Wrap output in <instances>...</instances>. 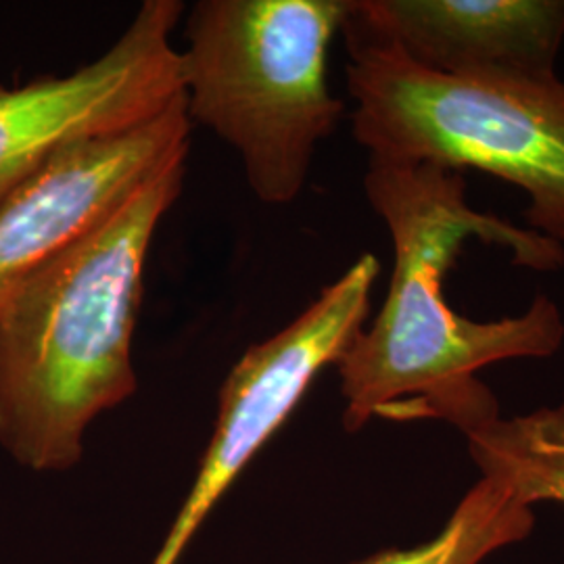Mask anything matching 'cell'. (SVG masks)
<instances>
[{"mask_svg": "<svg viewBox=\"0 0 564 564\" xmlns=\"http://www.w3.org/2000/svg\"><path fill=\"white\" fill-rule=\"evenodd\" d=\"M364 191L391 235L393 272L379 316L335 364L345 431H360L375 416L447 421L489 391L477 381L485 366L542 360L563 347V312L545 295L519 316L477 323L444 293L470 237L505 247L514 265L538 272L563 268V245L475 212L464 172L444 165L368 162Z\"/></svg>", "mask_w": 564, "mask_h": 564, "instance_id": "6da1fadb", "label": "cell"}, {"mask_svg": "<svg viewBox=\"0 0 564 564\" xmlns=\"http://www.w3.org/2000/svg\"><path fill=\"white\" fill-rule=\"evenodd\" d=\"M182 181L170 165L0 302V447L21 466L80 463L88 424L137 391L144 268Z\"/></svg>", "mask_w": 564, "mask_h": 564, "instance_id": "7a4b0ae2", "label": "cell"}, {"mask_svg": "<svg viewBox=\"0 0 564 564\" xmlns=\"http://www.w3.org/2000/svg\"><path fill=\"white\" fill-rule=\"evenodd\" d=\"M349 0H199L186 21V116L241 155L260 202L302 195L318 144L341 120L328 48Z\"/></svg>", "mask_w": 564, "mask_h": 564, "instance_id": "3957f363", "label": "cell"}, {"mask_svg": "<svg viewBox=\"0 0 564 564\" xmlns=\"http://www.w3.org/2000/svg\"><path fill=\"white\" fill-rule=\"evenodd\" d=\"M351 130L377 163L479 170L527 195L529 230L564 247V80H470L412 63L349 15Z\"/></svg>", "mask_w": 564, "mask_h": 564, "instance_id": "277c9868", "label": "cell"}, {"mask_svg": "<svg viewBox=\"0 0 564 564\" xmlns=\"http://www.w3.org/2000/svg\"><path fill=\"white\" fill-rule=\"evenodd\" d=\"M381 265L364 253L274 337L251 345L220 391L216 431L195 485L153 564H176L205 517L281 429L318 372L339 362L364 328Z\"/></svg>", "mask_w": 564, "mask_h": 564, "instance_id": "5b68a950", "label": "cell"}, {"mask_svg": "<svg viewBox=\"0 0 564 564\" xmlns=\"http://www.w3.org/2000/svg\"><path fill=\"white\" fill-rule=\"evenodd\" d=\"M184 4L147 0L99 59L67 76L0 84V205L65 142L141 123L182 95L172 32Z\"/></svg>", "mask_w": 564, "mask_h": 564, "instance_id": "8992f818", "label": "cell"}, {"mask_svg": "<svg viewBox=\"0 0 564 564\" xmlns=\"http://www.w3.org/2000/svg\"><path fill=\"white\" fill-rule=\"evenodd\" d=\"M193 123L184 95L149 120L65 142L0 205V302L174 163Z\"/></svg>", "mask_w": 564, "mask_h": 564, "instance_id": "52a82bcc", "label": "cell"}, {"mask_svg": "<svg viewBox=\"0 0 564 564\" xmlns=\"http://www.w3.org/2000/svg\"><path fill=\"white\" fill-rule=\"evenodd\" d=\"M349 15L444 76L558 78L564 0H349Z\"/></svg>", "mask_w": 564, "mask_h": 564, "instance_id": "ba28073f", "label": "cell"}, {"mask_svg": "<svg viewBox=\"0 0 564 564\" xmlns=\"http://www.w3.org/2000/svg\"><path fill=\"white\" fill-rule=\"evenodd\" d=\"M454 426L466 437L481 477L505 485L524 506L564 505V402L502 419L494 400Z\"/></svg>", "mask_w": 564, "mask_h": 564, "instance_id": "9c48e42d", "label": "cell"}, {"mask_svg": "<svg viewBox=\"0 0 564 564\" xmlns=\"http://www.w3.org/2000/svg\"><path fill=\"white\" fill-rule=\"evenodd\" d=\"M533 524L531 506L519 502L505 485L481 477L431 542L384 550L354 564H481L494 552L523 542Z\"/></svg>", "mask_w": 564, "mask_h": 564, "instance_id": "30bf717a", "label": "cell"}]
</instances>
